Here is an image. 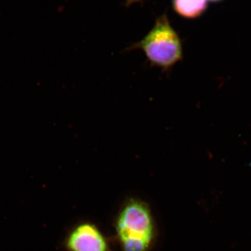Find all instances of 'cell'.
<instances>
[{"mask_svg": "<svg viewBox=\"0 0 251 251\" xmlns=\"http://www.w3.org/2000/svg\"><path fill=\"white\" fill-rule=\"evenodd\" d=\"M133 50L143 51L151 67L158 68L163 72H169L183 59L181 38L166 14L157 18L147 35L126 50Z\"/></svg>", "mask_w": 251, "mask_h": 251, "instance_id": "obj_1", "label": "cell"}, {"mask_svg": "<svg viewBox=\"0 0 251 251\" xmlns=\"http://www.w3.org/2000/svg\"><path fill=\"white\" fill-rule=\"evenodd\" d=\"M116 229L120 242L141 241L151 244L154 227L148 206L141 201H128L119 214Z\"/></svg>", "mask_w": 251, "mask_h": 251, "instance_id": "obj_2", "label": "cell"}, {"mask_svg": "<svg viewBox=\"0 0 251 251\" xmlns=\"http://www.w3.org/2000/svg\"><path fill=\"white\" fill-rule=\"evenodd\" d=\"M69 251H110L106 239L98 227L90 223L76 226L68 236Z\"/></svg>", "mask_w": 251, "mask_h": 251, "instance_id": "obj_3", "label": "cell"}, {"mask_svg": "<svg viewBox=\"0 0 251 251\" xmlns=\"http://www.w3.org/2000/svg\"><path fill=\"white\" fill-rule=\"evenodd\" d=\"M172 5L175 12L185 19L201 17L208 9L207 0H172Z\"/></svg>", "mask_w": 251, "mask_h": 251, "instance_id": "obj_4", "label": "cell"}, {"mask_svg": "<svg viewBox=\"0 0 251 251\" xmlns=\"http://www.w3.org/2000/svg\"><path fill=\"white\" fill-rule=\"evenodd\" d=\"M141 1H143V0H126V5L127 6H130V5L140 2Z\"/></svg>", "mask_w": 251, "mask_h": 251, "instance_id": "obj_5", "label": "cell"}, {"mask_svg": "<svg viewBox=\"0 0 251 251\" xmlns=\"http://www.w3.org/2000/svg\"><path fill=\"white\" fill-rule=\"evenodd\" d=\"M208 1H210V2L213 3H219L221 2V1H224V0H207Z\"/></svg>", "mask_w": 251, "mask_h": 251, "instance_id": "obj_6", "label": "cell"}]
</instances>
